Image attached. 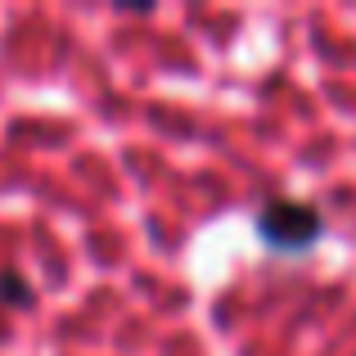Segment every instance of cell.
I'll return each mask as SVG.
<instances>
[{
  "label": "cell",
  "instance_id": "7a4b0ae2",
  "mask_svg": "<svg viewBox=\"0 0 356 356\" xmlns=\"http://www.w3.org/2000/svg\"><path fill=\"white\" fill-rule=\"evenodd\" d=\"M0 298H5V302H18L23 307L27 302V284L18 275H0Z\"/></svg>",
  "mask_w": 356,
  "mask_h": 356
},
{
  "label": "cell",
  "instance_id": "6da1fadb",
  "mask_svg": "<svg viewBox=\"0 0 356 356\" xmlns=\"http://www.w3.org/2000/svg\"><path fill=\"white\" fill-rule=\"evenodd\" d=\"M261 235H266L275 248H307V243H316L321 235V217H316V208H307V203H266L257 217Z\"/></svg>",
  "mask_w": 356,
  "mask_h": 356
}]
</instances>
